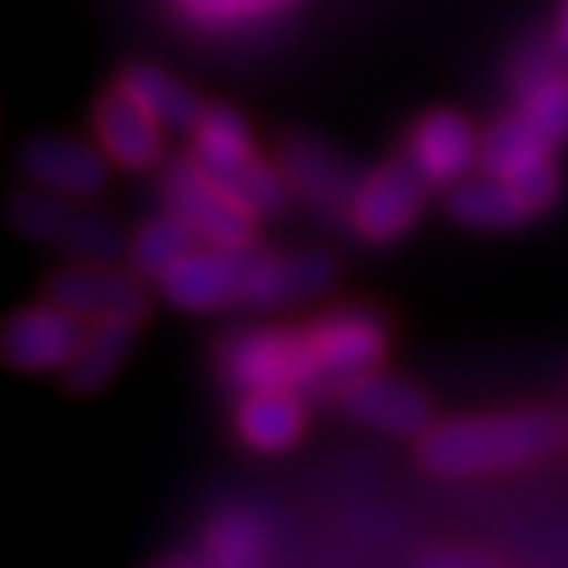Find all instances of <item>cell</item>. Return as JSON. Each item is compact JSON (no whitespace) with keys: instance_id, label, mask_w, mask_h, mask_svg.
I'll list each match as a JSON object with an SVG mask.
<instances>
[{"instance_id":"obj_13","label":"cell","mask_w":568,"mask_h":568,"mask_svg":"<svg viewBox=\"0 0 568 568\" xmlns=\"http://www.w3.org/2000/svg\"><path fill=\"white\" fill-rule=\"evenodd\" d=\"M111 154L71 134H32L20 146V174L28 186L68 197H91L111 182Z\"/></svg>"},{"instance_id":"obj_22","label":"cell","mask_w":568,"mask_h":568,"mask_svg":"<svg viewBox=\"0 0 568 568\" xmlns=\"http://www.w3.org/2000/svg\"><path fill=\"white\" fill-rule=\"evenodd\" d=\"M552 151H557V146H549L541 134L532 131L521 111H514V115L489 123V131L481 134L478 170L494 178H521L525 170L552 162Z\"/></svg>"},{"instance_id":"obj_17","label":"cell","mask_w":568,"mask_h":568,"mask_svg":"<svg viewBox=\"0 0 568 568\" xmlns=\"http://www.w3.org/2000/svg\"><path fill=\"white\" fill-rule=\"evenodd\" d=\"M241 443L257 454H284L301 443L308 410L296 390H248L233 415Z\"/></svg>"},{"instance_id":"obj_29","label":"cell","mask_w":568,"mask_h":568,"mask_svg":"<svg viewBox=\"0 0 568 568\" xmlns=\"http://www.w3.org/2000/svg\"><path fill=\"white\" fill-rule=\"evenodd\" d=\"M154 568H197V565L190 557H166V560H159Z\"/></svg>"},{"instance_id":"obj_16","label":"cell","mask_w":568,"mask_h":568,"mask_svg":"<svg viewBox=\"0 0 568 568\" xmlns=\"http://www.w3.org/2000/svg\"><path fill=\"white\" fill-rule=\"evenodd\" d=\"M560 48L541 60L514 68L517 111L549 146H568V68Z\"/></svg>"},{"instance_id":"obj_3","label":"cell","mask_w":568,"mask_h":568,"mask_svg":"<svg viewBox=\"0 0 568 568\" xmlns=\"http://www.w3.org/2000/svg\"><path fill=\"white\" fill-rule=\"evenodd\" d=\"M9 222L20 237L36 245L60 248L80 261H115L126 253V230L99 210H88L75 197L52 194L40 186H20L9 197Z\"/></svg>"},{"instance_id":"obj_4","label":"cell","mask_w":568,"mask_h":568,"mask_svg":"<svg viewBox=\"0 0 568 568\" xmlns=\"http://www.w3.org/2000/svg\"><path fill=\"white\" fill-rule=\"evenodd\" d=\"M162 202L202 237V245L237 248V253L257 248L261 217L241 210L190 154H182L178 162H166V170H162Z\"/></svg>"},{"instance_id":"obj_10","label":"cell","mask_w":568,"mask_h":568,"mask_svg":"<svg viewBox=\"0 0 568 568\" xmlns=\"http://www.w3.org/2000/svg\"><path fill=\"white\" fill-rule=\"evenodd\" d=\"M336 257L320 253V248H301V253H248L245 284H241L237 308L273 312L288 304L312 301V296L328 293L336 284Z\"/></svg>"},{"instance_id":"obj_6","label":"cell","mask_w":568,"mask_h":568,"mask_svg":"<svg viewBox=\"0 0 568 568\" xmlns=\"http://www.w3.org/2000/svg\"><path fill=\"white\" fill-rule=\"evenodd\" d=\"M44 296L63 308L80 312L83 320H142L151 316L154 293L142 273H126L111 261H80L48 273Z\"/></svg>"},{"instance_id":"obj_19","label":"cell","mask_w":568,"mask_h":568,"mask_svg":"<svg viewBox=\"0 0 568 568\" xmlns=\"http://www.w3.org/2000/svg\"><path fill=\"white\" fill-rule=\"evenodd\" d=\"M139 332L142 320H91L83 347L63 367V387L71 395H95V390H103L119 375V367L131 359Z\"/></svg>"},{"instance_id":"obj_2","label":"cell","mask_w":568,"mask_h":568,"mask_svg":"<svg viewBox=\"0 0 568 568\" xmlns=\"http://www.w3.org/2000/svg\"><path fill=\"white\" fill-rule=\"evenodd\" d=\"M217 372L241 395L248 390H316L328 379L308 328H237L217 339Z\"/></svg>"},{"instance_id":"obj_1","label":"cell","mask_w":568,"mask_h":568,"mask_svg":"<svg viewBox=\"0 0 568 568\" xmlns=\"http://www.w3.org/2000/svg\"><path fill=\"white\" fill-rule=\"evenodd\" d=\"M565 443V418L549 407H521L501 415L438 418L415 438V458L435 478H486L545 458Z\"/></svg>"},{"instance_id":"obj_24","label":"cell","mask_w":568,"mask_h":568,"mask_svg":"<svg viewBox=\"0 0 568 568\" xmlns=\"http://www.w3.org/2000/svg\"><path fill=\"white\" fill-rule=\"evenodd\" d=\"M197 245H202V237H197L174 210H166V213H154L151 222H142L139 230L131 233L126 257H131L134 273H142L146 281H159L166 268H174L178 261L186 257V253H194Z\"/></svg>"},{"instance_id":"obj_8","label":"cell","mask_w":568,"mask_h":568,"mask_svg":"<svg viewBox=\"0 0 568 568\" xmlns=\"http://www.w3.org/2000/svg\"><path fill=\"white\" fill-rule=\"evenodd\" d=\"M88 320L55 301L24 304L0 332V352L17 372H63L88 336Z\"/></svg>"},{"instance_id":"obj_5","label":"cell","mask_w":568,"mask_h":568,"mask_svg":"<svg viewBox=\"0 0 568 568\" xmlns=\"http://www.w3.org/2000/svg\"><path fill=\"white\" fill-rule=\"evenodd\" d=\"M276 166L304 205L347 222L364 170H355V162L344 151H336L328 139L308 131H284L276 139Z\"/></svg>"},{"instance_id":"obj_12","label":"cell","mask_w":568,"mask_h":568,"mask_svg":"<svg viewBox=\"0 0 568 568\" xmlns=\"http://www.w3.org/2000/svg\"><path fill=\"white\" fill-rule=\"evenodd\" d=\"M308 336L328 379L336 383L347 379V375L375 372L387 359L390 347L387 320L372 304H347V308L324 312V316L308 324Z\"/></svg>"},{"instance_id":"obj_26","label":"cell","mask_w":568,"mask_h":568,"mask_svg":"<svg viewBox=\"0 0 568 568\" xmlns=\"http://www.w3.org/2000/svg\"><path fill=\"white\" fill-rule=\"evenodd\" d=\"M517 186V194L525 197V205L532 210V217H541V213H549L552 205H557L560 197V170L557 162H541V166L525 170L521 178H509Z\"/></svg>"},{"instance_id":"obj_27","label":"cell","mask_w":568,"mask_h":568,"mask_svg":"<svg viewBox=\"0 0 568 568\" xmlns=\"http://www.w3.org/2000/svg\"><path fill=\"white\" fill-rule=\"evenodd\" d=\"M415 568H501V560L466 545H426L415 557Z\"/></svg>"},{"instance_id":"obj_28","label":"cell","mask_w":568,"mask_h":568,"mask_svg":"<svg viewBox=\"0 0 568 568\" xmlns=\"http://www.w3.org/2000/svg\"><path fill=\"white\" fill-rule=\"evenodd\" d=\"M552 40H557L560 55H565V60H568V0H565V9H560V20H557V36H552Z\"/></svg>"},{"instance_id":"obj_14","label":"cell","mask_w":568,"mask_h":568,"mask_svg":"<svg viewBox=\"0 0 568 568\" xmlns=\"http://www.w3.org/2000/svg\"><path fill=\"white\" fill-rule=\"evenodd\" d=\"M248 253L237 248H217V245H197L194 253L178 261L174 268L159 276V293L166 304H174L178 312H217V308H233L241 301V284H245V265Z\"/></svg>"},{"instance_id":"obj_7","label":"cell","mask_w":568,"mask_h":568,"mask_svg":"<svg viewBox=\"0 0 568 568\" xmlns=\"http://www.w3.org/2000/svg\"><path fill=\"white\" fill-rule=\"evenodd\" d=\"M430 190L435 186L407 159L367 170L359 190H355L352 210H347V225L367 245H390L418 222Z\"/></svg>"},{"instance_id":"obj_25","label":"cell","mask_w":568,"mask_h":568,"mask_svg":"<svg viewBox=\"0 0 568 568\" xmlns=\"http://www.w3.org/2000/svg\"><path fill=\"white\" fill-rule=\"evenodd\" d=\"M296 0H174L178 17H186L190 24H241V20H261L273 12L293 9Z\"/></svg>"},{"instance_id":"obj_18","label":"cell","mask_w":568,"mask_h":568,"mask_svg":"<svg viewBox=\"0 0 568 568\" xmlns=\"http://www.w3.org/2000/svg\"><path fill=\"white\" fill-rule=\"evenodd\" d=\"M115 88H123L134 103L146 106L166 131L190 134L202 123L205 111H210V103L194 88H186V83L178 80V75H170L166 68H159V63H142V60L126 63L115 75Z\"/></svg>"},{"instance_id":"obj_23","label":"cell","mask_w":568,"mask_h":568,"mask_svg":"<svg viewBox=\"0 0 568 568\" xmlns=\"http://www.w3.org/2000/svg\"><path fill=\"white\" fill-rule=\"evenodd\" d=\"M268 552V529L253 509H222L205 529V568H261Z\"/></svg>"},{"instance_id":"obj_15","label":"cell","mask_w":568,"mask_h":568,"mask_svg":"<svg viewBox=\"0 0 568 568\" xmlns=\"http://www.w3.org/2000/svg\"><path fill=\"white\" fill-rule=\"evenodd\" d=\"M91 123H95V139L111 162L123 170H151L162 159V131L166 126L139 106L123 88H111L95 99L91 106Z\"/></svg>"},{"instance_id":"obj_21","label":"cell","mask_w":568,"mask_h":568,"mask_svg":"<svg viewBox=\"0 0 568 568\" xmlns=\"http://www.w3.org/2000/svg\"><path fill=\"white\" fill-rule=\"evenodd\" d=\"M190 159L205 170L210 178H225L233 170L248 166L253 159H261L253 146V134L237 106L210 103V111L202 115V123L190 131Z\"/></svg>"},{"instance_id":"obj_20","label":"cell","mask_w":568,"mask_h":568,"mask_svg":"<svg viewBox=\"0 0 568 568\" xmlns=\"http://www.w3.org/2000/svg\"><path fill=\"white\" fill-rule=\"evenodd\" d=\"M446 213L466 230H486V233H506L517 230L532 217V210L525 205V197L517 194V186L509 178L478 174L466 178L458 186H450L446 194Z\"/></svg>"},{"instance_id":"obj_9","label":"cell","mask_w":568,"mask_h":568,"mask_svg":"<svg viewBox=\"0 0 568 568\" xmlns=\"http://www.w3.org/2000/svg\"><path fill=\"white\" fill-rule=\"evenodd\" d=\"M336 395L352 418L395 438H423L438 423L435 403H430V395L418 383L379 372V367L339 379Z\"/></svg>"},{"instance_id":"obj_11","label":"cell","mask_w":568,"mask_h":568,"mask_svg":"<svg viewBox=\"0 0 568 568\" xmlns=\"http://www.w3.org/2000/svg\"><path fill=\"white\" fill-rule=\"evenodd\" d=\"M403 159L418 170L435 190H450L470 178V170L481 159V134H474V123L462 111L435 106L410 123Z\"/></svg>"}]
</instances>
